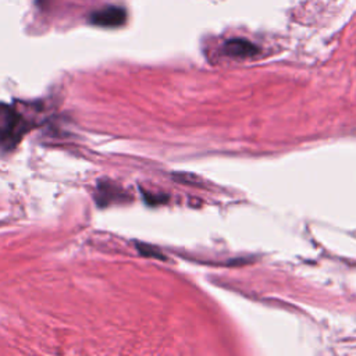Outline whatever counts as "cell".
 <instances>
[{"mask_svg":"<svg viewBox=\"0 0 356 356\" xmlns=\"http://www.w3.org/2000/svg\"><path fill=\"white\" fill-rule=\"evenodd\" d=\"M26 131L25 118L13 106L0 102V147L14 149Z\"/></svg>","mask_w":356,"mask_h":356,"instance_id":"cell-1","label":"cell"},{"mask_svg":"<svg viewBox=\"0 0 356 356\" xmlns=\"http://www.w3.org/2000/svg\"><path fill=\"white\" fill-rule=\"evenodd\" d=\"M127 21V13L121 7L110 6L104 7L102 10H97L90 14L89 22L96 25V26H103V28H115L124 25Z\"/></svg>","mask_w":356,"mask_h":356,"instance_id":"cell-2","label":"cell"},{"mask_svg":"<svg viewBox=\"0 0 356 356\" xmlns=\"http://www.w3.org/2000/svg\"><path fill=\"white\" fill-rule=\"evenodd\" d=\"M224 53L234 58H250L259 53V49L246 39L235 38L224 43Z\"/></svg>","mask_w":356,"mask_h":356,"instance_id":"cell-3","label":"cell"}]
</instances>
